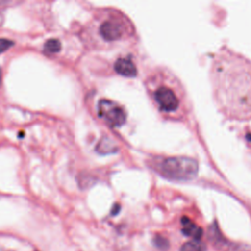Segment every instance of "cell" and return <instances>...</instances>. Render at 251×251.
<instances>
[{"label": "cell", "mask_w": 251, "mask_h": 251, "mask_svg": "<svg viewBox=\"0 0 251 251\" xmlns=\"http://www.w3.org/2000/svg\"><path fill=\"white\" fill-rule=\"evenodd\" d=\"M210 79L215 102L225 117L251 119V60L223 47L211 62Z\"/></svg>", "instance_id": "6da1fadb"}, {"label": "cell", "mask_w": 251, "mask_h": 251, "mask_svg": "<svg viewBox=\"0 0 251 251\" xmlns=\"http://www.w3.org/2000/svg\"><path fill=\"white\" fill-rule=\"evenodd\" d=\"M161 75L162 81L152 91V98L158 109L172 119L187 121L191 114V104L185 88L174 75L164 73Z\"/></svg>", "instance_id": "7a4b0ae2"}, {"label": "cell", "mask_w": 251, "mask_h": 251, "mask_svg": "<svg viewBox=\"0 0 251 251\" xmlns=\"http://www.w3.org/2000/svg\"><path fill=\"white\" fill-rule=\"evenodd\" d=\"M152 167L162 176L172 180H189L198 172V162L187 156L157 157L152 161Z\"/></svg>", "instance_id": "3957f363"}, {"label": "cell", "mask_w": 251, "mask_h": 251, "mask_svg": "<svg viewBox=\"0 0 251 251\" xmlns=\"http://www.w3.org/2000/svg\"><path fill=\"white\" fill-rule=\"evenodd\" d=\"M98 114L112 126H121L126 123V114L116 102L109 99H101L98 102Z\"/></svg>", "instance_id": "277c9868"}, {"label": "cell", "mask_w": 251, "mask_h": 251, "mask_svg": "<svg viewBox=\"0 0 251 251\" xmlns=\"http://www.w3.org/2000/svg\"><path fill=\"white\" fill-rule=\"evenodd\" d=\"M99 30H100L101 36L105 40L112 41L122 37L124 33V26L120 22L111 19V20L105 21L100 25Z\"/></svg>", "instance_id": "5b68a950"}, {"label": "cell", "mask_w": 251, "mask_h": 251, "mask_svg": "<svg viewBox=\"0 0 251 251\" xmlns=\"http://www.w3.org/2000/svg\"><path fill=\"white\" fill-rule=\"evenodd\" d=\"M114 70L118 74L127 77H133L136 75L137 73L134 63L131 61V59L127 57L119 58L114 64Z\"/></svg>", "instance_id": "8992f818"}, {"label": "cell", "mask_w": 251, "mask_h": 251, "mask_svg": "<svg viewBox=\"0 0 251 251\" xmlns=\"http://www.w3.org/2000/svg\"><path fill=\"white\" fill-rule=\"evenodd\" d=\"M181 223V232L188 237H191L194 240H200L203 235V229L193 223L187 217H182L180 220Z\"/></svg>", "instance_id": "52a82bcc"}, {"label": "cell", "mask_w": 251, "mask_h": 251, "mask_svg": "<svg viewBox=\"0 0 251 251\" xmlns=\"http://www.w3.org/2000/svg\"><path fill=\"white\" fill-rule=\"evenodd\" d=\"M179 251H206V245L200 240H190L183 243Z\"/></svg>", "instance_id": "ba28073f"}, {"label": "cell", "mask_w": 251, "mask_h": 251, "mask_svg": "<svg viewBox=\"0 0 251 251\" xmlns=\"http://www.w3.org/2000/svg\"><path fill=\"white\" fill-rule=\"evenodd\" d=\"M115 146L113 143V140L109 139L108 137H105L99 141V144L97 145V150L101 153H110L114 152Z\"/></svg>", "instance_id": "9c48e42d"}, {"label": "cell", "mask_w": 251, "mask_h": 251, "mask_svg": "<svg viewBox=\"0 0 251 251\" xmlns=\"http://www.w3.org/2000/svg\"><path fill=\"white\" fill-rule=\"evenodd\" d=\"M61 49V42L57 38H50L44 43V50L47 53H57Z\"/></svg>", "instance_id": "30bf717a"}, {"label": "cell", "mask_w": 251, "mask_h": 251, "mask_svg": "<svg viewBox=\"0 0 251 251\" xmlns=\"http://www.w3.org/2000/svg\"><path fill=\"white\" fill-rule=\"evenodd\" d=\"M153 243H154L155 247L158 248V249L161 250V251L167 250V249L169 248V246H170V243H169L168 239H167L166 237L160 235V234H157V235L154 236V238H153Z\"/></svg>", "instance_id": "8fae6325"}, {"label": "cell", "mask_w": 251, "mask_h": 251, "mask_svg": "<svg viewBox=\"0 0 251 251\" xmlns=\"http://www.w3.org/2000/svg\"><path fill=\"white\" fill-rule=\"evenodd\" d=\"M13 45H14V41L8 38H0V53L6 51Z\"/></svg>", "instance_id": "7c38bea8"}, {"label": "cell", "mask_w": 251, "mask_h": 251, "mask_svg": "<svg viewBox=\"0 0 251 251\" xmlns=\"http://www.w3.org/2000/svg\"><path fill=\"white\" fill-rule=\"evenodd\" d=\"M120 209H121L120 205H119V204H115V205L113 206L112 210H111V214H112V215H117V214L119 213Z\"/></svg>", "instance_id": "4fadbf2b"}, {"label": "cell", "mask_w": 251, "mask_h": 251, "mask_svg": "<svg viewBox=\"0 0 251 251\" xmlns=\"http://www.w3.org/2000/svg\"><path fill=\"white\" fill-rule=\"evenodd\" d=\"M0 251H10V250H3V249H1V248H0Z\"/></svg>", "instance_id": "5bb4252c"}, {"label": "cell", "mask_w": 251, "mask_h": 251, "mask_svg": "<svg viewBox=\"0 0 251 251\" xmlns=\"http://www.w3.org/2000/svg\"><path fill=\"white\" fill-rule=\"evenodd\" d=\"M0 79H1V70H0Z\"/></svg>", "instance_id": "9a60e30c"}]
</instances>
